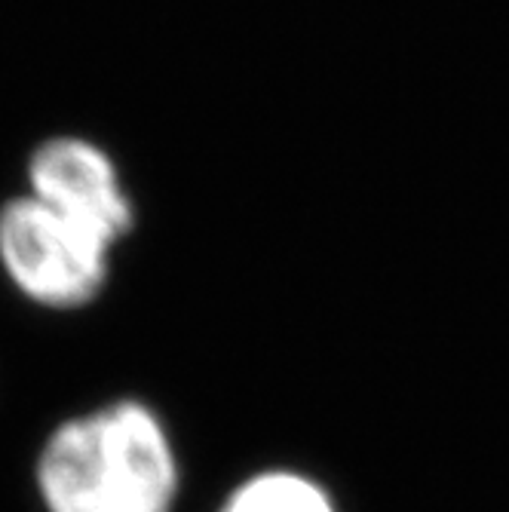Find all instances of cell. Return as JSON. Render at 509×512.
Listing matches in <instances>:
<instances>
[{"mask_svg":"<svg viewBox=\"0 0 509 512\" xmlns=\"http://www.w3.org/2000/svg\"><path fill=\"white\" fill-rule=\"evenodd\" d=\"M34 485L43 512H175L181 463L157 408L111 399L46 436Z\"/></svg>","mask_w":509,"mask_h":512,"instance_id":"1","label":"cell"},{"mask_svg":"<svg viewBox=\"0 0 509 512\" xmlns=\"http://www.w3.org/2000/svg\"><path fill=\"white\" fill-rule=\"evenodd\" d=\"M117 249L31 194L0 206V267L13 289L43 310H83L114 273Z\"/></svg>","mask_w":509,"mask_h":512,"instance_id":"2","label":"cell"},{"mask_svg":"<svg viewBox=\"0 0 509 512\" xmlns=\"http://www.w3.org/2000/svg\"><path fill=\"white\" fill-rule=\"evenodd\" d=\"M25 194L120 249L138 224V206L108 148L86 135H53L31 151Z\"/></svg>","mask_w":509,"mask_h":512,"instance_id":"3","label":"cell"},{"mask_svg":"<svg viewBox=\"0 0 509 512\" xmlns=\"http://www.w3.org/2000/svg\"><path fill=\"white\" fill-rule=\"evenodd\" d=\"M218 512H341L329 488L298 470H261L234 485Z\"/></svg>","mask_w":509,"mask_h":512,"instance_id":"4","label":"cell"}]
</instances>
